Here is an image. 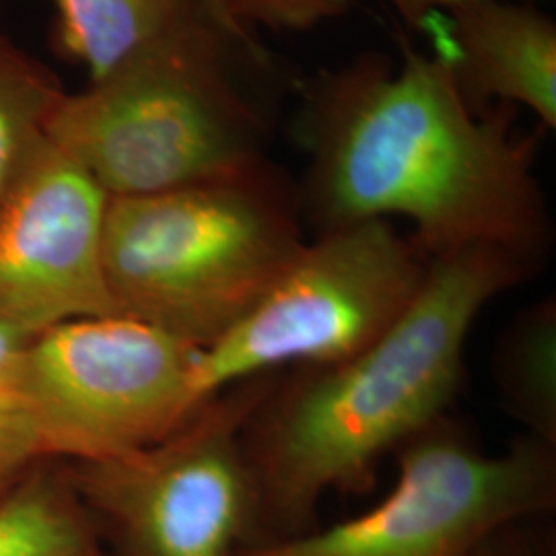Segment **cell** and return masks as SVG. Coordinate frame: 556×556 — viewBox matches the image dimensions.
Instances as JSON below:
<instances>
[{
  "label": "cell",
  "instance_id": "obj_3",
  "mask_svg": "<svg viewBox=\"0 0 556 556\" xmlns=\"http://www.w3.org/2000/svg\"><path fill=\"white\" fill-rule=\"evenodd\" d=\"M305 241L298 188L268 163L239 178L108 200L103 273L118 316L206 349Z\"/></svg>",
  "mask_w": 556,
  "mask_h": 556
},
{
  "label": "cell",
  "instance_id": "obj_18",
  "mask_svg": "<svg viewBox=\"0 0 556 556\" xmlns=\"http://www.w3.org/2000/svg\"><path fill=\"white\" fill-rule=\"evenodd\" d=\"M200 7L206 11V15L213 20V23L219 27L220 31L238 46L239 50L252 60L264 59V50L256 40V34L248 31L241 23H239L225 0H199Z\"/></svg>",
  "mask_w": 556,
  "mask_h": 556
},
{
  "label": "cell",
  "instance_id": "obj_15",
  "mask_svg": "<svg viewBox=\"0 0 556 556\" xmlns=\"http://www.w3.org/2000/svg\"><path fill=\"white\" fill-rule=\"evenodd\" d=\"M231 15L248 29L277 34H305L340 20L353 0H225Z\"/></svg>",
  "mask_w": 556,
  "mask_h": 556
},
{
  "label": "cell",
  "instance_id": "obj_20",
  "mask_svg": "<svg viewBox=\"0 0 556 556\" xmlns=\"http://www.w3.org/2000/svg\"><path fill=\"white\" fill-rule=\"evenodd\" d=\"M34 337H25L21 332H15L7 326L0 324V390H7V378L9 371L15 363V358L20 357L23 346Z\"/></svg>",
  "mask_w": 556,
  "mask_h": 556
},
{
  "label": "cell",
  "instance_id": "obj_16",
  "mask_svg": "<svg viewBox=\"0 0 556 556\" xmlns=\"http://www.w3.org/2000/svg\"><path fill=\"white\" fill-rule=\"evenodd\" d=\"M43 459L34 433L7 390L0 392V501Z\"/></svg>",
  "mask_w": 556,
  "mask_h": 556
},
{
  "label": "cell",
  "instance_id": "obj_8",
  "mask_svg": "<svg viewBox=\"0 0 556 556\" xmlns=\"http://www.w3.org/2000/svg\"><path fill=\"white\" fill-rule=\"evenodd\" d=\"M396 480L363 514L238 556H470L498 530L556 507V447L530 435L489 454L439 418L396 452Z\"/></svg>",
  "mask_w": 556,
  "mask_h": 556
},
{
  "label": "cell",
  "instance_id": "obj_5",
  "mask_svg": "<svg viewBox=\"0 0 556 556\" xmlns=\"http://www.w3.org/2000/svg\"><path fill=\"white\" fill-rule=\"evenodd\" d=\"M427 266L394 220L321 229L227 334L200 349L197 404L248 379L353 357L406 314Z\"/></svg>",
  "mask_w": 556,
  "mask_h": 556
},
{
  "label": "cell",
  "instance_id": "obj_19",
  "mask_svg": "<svg viewBox=\"0 0 556 556\" xmlns=\"http://www.w3.org/2000/svg\"><path fill=\"white\" fill-rule=\"evenodd\" d=\"M388 2L394 9L397 20L402 21L406 27H410L413 31L422 34L427 21L431 17L475 0H388Z\"/></svg>",
  "mask_w": 556,
  "mask_h": 556
},
{
  "label": "cell",
  "instance_id": "obj_17",
  "mask_svg": "<svg viewBox=\"0 0 556 556\" xmlns=\"http://www.w3.org/2000/svg\"><path fill=\"white\" fill-rule=\"evenodd\" d=\"M470 556H555V542L538 528V519H528L486 538Z\"/></svg>",
  "mask_w": 556,
  "mask_h": 556
},
{
  "label": "cell",
  "instance_id": "obj_14",
  "mask_svg": "<svg viewBox=\"0 0 556 556\" xmlns=\"http://www.w3.org/2000/svg\"><path fill=\"white\" fill-rule=\"evenodd\" d=\"M64 93L48 66L0 34V206L46 144Z\"/></svg>",
  "mask_w": 556,
  "mask_h": 556
},
{
  "label": "cell",
  "instance_id": "obj_4",
  "mask_svg": "<svg viewBox=\"0 0 556 556\" xmlns=\"http://www.w3.org/2000/svg\"><path fill=\"white\" fill-rule=\"evenodd\" d=\"M238 48L204 23L64 93L46 139L108 199H135L268 165L266 124L229 66Z\"/></svg>",
  "mask_w": 556,
  "mask_h": 556
},
{
  "label": "cell",
  "instance_id": "obj_1",
  "mask_svg": "<svg viewBox=\"0 0 556 556\" xmlns=\"http://www.w3.org/2000/svg\"><path fill=\"white\" fill-rule=\"evenodd\" d=\"M400 54L365 50L299 83L303 219L321 231L400 217L429 260L489 245L538 268L555 239L536 172L546 130L521 132L507 103L478 114L413 41Z\"/></svg>",
  "mask_w": 556,
  "mask_h": 556
},
{
  "label": "cell",
  "instance_id": "obj_9",
  "mask_svg": "<svg viewBox=\"0 0 556 556\" xmlns=\"http://www.w3.org/2000/svg\"><path fill=\"white\" fill-rule=\"evenodd\" d=\"M108 197L48 140L0 206V324L36 337L118 316L103 273Z\"/></svg>",
  "mask_w": 556,
  "mask_h": 556
},
{
  "label": "cell",
  "instance_id": "obj_13",
  "mask_svg": "<svg viewBox=\"0 0 556 556\" xmlns=\"http://www.w3.org/2000/svg\"><path fill=\"white\" fill-rule=\"evenodd\" d=\"M501 408L523 435L556 447V299L521 309L501 332L493 353Z\"/></svg>",
  "mask_w": 556,
  "mask_h": 556
},
{
  "label": "cell",
  "instance_id": "obj_10",
  "mask_svg": "<svg viewBox=\"0 0 556 556\" xmlns=\"http://www.w3.org/2000/svg\"><path fill=\"white\" fill-rule=\"evenodd\" d=\"M422 34L466 103L526 108L556 128V21L528 0H475L427 21Z\"/></svg>",
  "mask_w": 556,
  "mask_h": 556
},
{
  "label": "cell",
  "instance_id": "obj_12",
  "mask_svg": "<svg viewBox=\"0 0 556 556\" xmlns=\"http://www.w3.org/2000/svg\"><path fill=\"white\" fill-rule=\"evenodd\" d=\"M0 556H110L64 462H41L0 501Z\"/></svg>",
  "mask_w": 556,
  "mask_h": 556
},
{
  "label": "cell",
  "instance_id": "obj_2",
  "mask_svg": "<svg viewBox=\"0 0 556 556\" xmlns=\"http://www.w3.org/2000/svg\"><path fill=\"white\" fill-rule=\"evenodd\" d=\"M534 270L489 245L431 258L413 305L376 342L338 363L278 374L243 425L260 540L316 528L330 493H369L381 457L447 417L478 316Z\"/></svg>",
  "mask_w": 556,
  "mask_h": 556
},
{
  "label": "cell",
  "instance_id": "obj_6",
  "mask_svg": "<svg viewBox=\"0 0 556 556\" xmlns=\"http://www.w3.org/2000/svg\"><path fill=\"white\" fill-rule=\"evenodd\" d=\"M199 351L137 319H73L23 346L7 392L43 459L103 462L160 443L199 410Z\"/></svg>",
  "mask_w": 556,
  "mask_h": 556
},
{
  "label": "cell",
  "instance_id": "obj_11",
  "mask_svg": "<svg viewBox=\"0 0 556 556\" xmlns=\"http://www.w3.org/2000/svg\"><path fill=\"white\" fill-rule=\"evenodd\" d=\"M52 4L56 50L85 68L89 83L213 23L199 0H52Z\"/></svg>",
  "mask_w": 556,
  "mask_h": 556
},
{
  "label": "cell",
  "instance_id": "obj_7",
  "mask_svg": "<svg viewBox=\"0 0 556 556\" xmlns=\"http://www.w3.org/2000/svg\"><path fill=\"white\" fill-rule=\"evenodd\" d=\"M277 376L223 390L155 445L66 464L108 555L238 556L258 542V491L243 425Z\"/></svg>",
  "mask_w": 556,
  "mask_h": 556
}]
</instances>
